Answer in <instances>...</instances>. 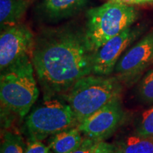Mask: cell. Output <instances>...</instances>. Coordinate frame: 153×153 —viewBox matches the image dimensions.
<instances>
[{
    "instance_id": "cell-1",
    "label": "cell",
    "mask_w": 153,
    "mask_h": 153,
    "mask_svg": "<svg viewBox=\"0 0 153 153\" xmlns=\"http://www.w3.org/2000/svg\"><path fill=\"white\" fill-rule=\"evenodd\" d=\"M93 54L85 27L70 24L40 30L30 58L44 100L61 97L77 80L92 74Z\"/></svg>"
},
{
    "instance_id": "cell-2",
    "label": "cell",
    "mask_w": 153,
    "mask_h": 153,
    "mask_svg": "<svg viewBox=\"0 0 153 153\" xmlns=\"http://www.w3.org/2000/svg\"><path fill=\"white\" fill-rule=\"evenodd\" d=\"M30 55H26L1 71V118L9 115L24 118L39 97Z\"/></svg>"
},
{
    "instance_id": "cell-3",
    "label": "cell",
    "mask_w": 153,
    "mask_h": 153,
    "mask_svg": "<svg viewBox=\"0 0 153 153\" xmlns=\"http://www.w3.org/2000/svg\"><path fill=\"white\" fill-rule=\"evenodd\" d=\"M122 83L115 76L91 74L77 80L61 98L70 105L78 123L114 99L120 98Z\"/></svg>"
},
{
    "instance_id": "cell-4",
    "label": "cell",
    "mask_w": 153,
    "mask_h": 153,
    "mask_svg": "<svg viewBox=\"0 0 153 153\" xmlns=\"http://www.w3.org/2000/svg\"><path fill=\"white\" fill-rule=\"evenodd\" d=\"M138 13L133 6L109 0L86 13L85 33L93 53L114 36L133 26Z\"/></svg>"
},
{
    "instance_id": "cell-5",
    "label": "cell",
    "mask_w": 153,
    "mask_h": 153,
    "mask_svg": "<svg viewBox=\"0 0 153 153\" xmlns=\"http://www.w3.org/2000/svg\"><path fill=\"white\" fill-rule=\"evenodd\" d=\"M78 125L70 105L54 98L44 100L28 113L25 120L29 139L41 141Z\"/></svg>"
},
{
    "instance_id": "cell-6",
    "label": "cell",
    "mask_w": 153,
    "mask_h": 153,
    "mask_svg": "<svg viewBox=\"0 0 153 153\" xmlns=\"http://www.w3.org/2000/svg\"><path fill=\"white\" fill-rule=\"evenodd\" d=\"M152 63L153 30L122 55L115 67V76L122 85L131 86Z\"/></svg>"
},
{
    "instance_id": "cell-7",
    "label": "cell",
    "mask_w": 153,
    "mask_h": 153,
    "mask_svg": "<svg viewBox=\"0 0 153 153\" xmlns=\"http://www.w3.org/2000/svg\"><path fill=\"white\" fill-rule=\"evenodd\" d=\"M144 27L131 26L114 36L93 54L92 74L110 75L124 51L143 33Z\"/></svg>"
},
{
    "instance_id": "cell-8",
    "label": "cell",
    "mask_w": 153,
    "mask_h": 153,
    "mask_svg": "<svg viewBox=\"0 0 153 153\" xmlns=\"http://www.w3.org/2000/svg\"><path fill=\"white\" fill-rule=\"evenodd\" d=\"M124 117L125 113L118 98L94 113L77 127L85 137L104 141L121 125Z\"/></svg>"
},
{
    "instance_id": "cell-9",
    "label": "cell",
    "mask_w": 153,
    "mask_h": 153,
    "mask_svg": "<svg viewBox=\"0 0 153 153\" xmlns=\"http://www.w3.org/2000/svg\"><path fill=\"white\" fill-rule=\"evenodd\" d=\"M35 37L33 31L22 23L1 30L0 70H4L21 57L30 55Z\"/></svg>"
},
{
    "instance_id": "cell-10",
    "label": "cell",
    "mask_w": 153,
    "mask_h": 153,
    "mask_svg": "<svg viewBox=\"0 0 153 153\" xmlns=\"http://www.w3.org/2000/svg\"><path fill=\"white\" fill-rule=\"evenodd\" d=\"M89 0H37L33 7L35 17L45 24L72 18L87 7Z\"/></svg>"
},
{
    "instance_id": "cell-11",
    "label": "cell",
    "mask_w": 153,
    "mask_h": 153,
    "mask_svg": "<svg viewBox=\"0 0 153 153\" xmlns=\"http://www.w3.org/2000/svg\"><path fill=\"white\" fill-rule=\"evenodd\" d=\"M29 4L30 0H0L1 30L19 24Z\"/></svg>"
},
{
    "instance_id": "cell-12",
    "label": "cell",
    "mask_w": 153,
    "mask_h": 153,
    "mask_svg": "<svg viewBox=\"0 0 153 153\" xmlns=\"http://www.w3.org/2000/svg\"><path fill=\"white\" fill-rule=\"evenodd\" d=\"M83 139L76 126L55 134L51 137L48 146L54 153H72L81 145Z\"/></svg>"
},
{
    "instance_id": "cell-13",
    "label": "cell",
    "mask_w": 153,
    "mask_h": 153,
    "mask_svg": "<svg viewBox=\"0 0 153 153\" xmlns=\"http://www.w3.org/2000/svg\"><path fill=\"white\" fill-rule=\"evenodd\" d=\"M115 145L116 153H153V137L137 135L121 140Z\"/></svg>"
},
{
    "instance_id": "cell-14",
    "label": "cell",
    "mask_w": 153,
    "mask_h": 153,
    "mask_svg": "<svg viewBox=\"0 0 153 153\" xmlns=\"http://www.w3.org/2000/svg\"><path fill=\"white\" fill-rule=\"evenodd\" d=\"M26 145L19 134L5 131L1 140L0 153H25Z\"/></svg>"
},
{
    "instance_id": "cell-15",
    "label": "cell",
    "mask_w": 153,
    "mask_h": 153,
    "mask_svg": "<svg viewBox=\"0 0 153 153\" xmlns=\"http://www.w3.org/2000/svg\"><path fill=\"white\" fill-rule=\"evenodd\" d=\"M138 93L145 102H153V70L149 71L141 80Z\"/></svg>"
},
{
    "instance_id": "cell-16",
    "label": "cell",
    "mask_w": 153,
    "mask_h": 153,
    "mask_svg": "<svg viewBox=\"0 0 153 153\" xmlns=\"http://www.w3.org/2000/svg\"><path fill=\"white\" fill-rule=\"evenodd\" d=\"M137 134L141 136L153 137V106L143 114Z\"/></svg>"
},
{
    "instance_id": "cell-17",
    "label": "cell",
    "mask_w": 153,
    "mask_h": 153,
    "mask_svg": "<svg viewBox=\"0 0 153 153\" xmlns=\"http://www.w3.org/2000/svg\"><path fill=\"white\" fill-rule=\"evenodd\" d=\"M25 153H54L50 148L43 144L41 140H28V142L26 145V152Z\"/></svg>"
},
{
    "instance_id": "cell-18",
    "label": "cell",
    "mask_w": 153,
    "mask_h": 153,
    "mask_svg": "<svg viewBox=\"0 0 153 153\" xmlns=\"http://www.w3.org/2000/svg\"><path fill=\"white\" fill-rule=\"evenodd\" d=\"M101 141L85 137L80 146L72 153H93Z\"/></svg>"
},
{
    "instance_id": "cell-19",
    "label": "cell",
    "mask_w": 153,
    "mask_h": 153,
    "mask_svg": "<svg viewBox=\"0 0 153 153\" xmlns=\"http://www.w3.org/2000/svg\"><path fill=\"white\" fill-rule=\"evenodd\" d=\"M93 153H116V151L114 144L101 141Z\"/></svg>"
},
{
    "instance_id": "cell-20",
    "label": "cell",
    "mask_w": 153,
    "mask_h": 153,
    "mask_svg": "<svg viewBox=\"0 0 153 153\" xmlns=\"http://www.w3.org/2000/svg\"><path fill=\"white\" fill-rule=\"evenodd\" d=\"M111 1H118V2L125 4L128 5H142L147 4L153 3V0H111Z\"/></svg>"
}]
</instances>
